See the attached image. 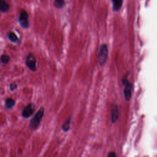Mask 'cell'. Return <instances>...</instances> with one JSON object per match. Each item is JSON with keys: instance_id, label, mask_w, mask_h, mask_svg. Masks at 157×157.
<instances>
[{"instance_id": "6da1fadb", "label": "cell", "mask_w": 157, "mask_h": 157, "mask_svg": "<svg viewBox=\"0 0 157 157\" xmlns=\"http://www.w3.org/2000/svg\"><path fill=\"white\" fill-rule=\"evenodd\" d=\"M44 113V109L43 108H41L38 111V112L34 115L31 121H30L29 127L32 130H35L38 128L40 123V121H41L43 117Z\"/></svg>"}, {"instance_id": "7a4b0ae2", "label": "cell", "mask_w": 157, "mask_h": 157, "mask_svg": "<svg viewBox=\"0 0 157 157\" xmlns=\"http://www.w3.org/2000/svg\"><path fill=\"white\" fill-rule=\"evenodd\" d=\"M108 56V50L107 45L103 44L101 46L99 51V55H98V62L99 64L101 66H103L105 64L107 60Z\"/></svg>"}, {"instance_id": "3957f363", "label": "cell", "mask_w": 157, "mask_h": 157, "mask_svg": "<svg viewBox=\"0 0 157 157\" xmlns=\"http://www.w3.org/2000/svg\"><path fill=\"white\" fill-rule=\"evenodd\" d=\"M19 23L23 28H27L29 27L28 16L26 11L22 10L19 16Z\"/></svg>"}, {"instance_id": "277c9868", "label": "cell", "mask_w": 157, "mask_h": 157, "mask_svg": "<svg viewBox=\"0 0 157 157\" xmlns=\"http://www.w3.org/2000/svg\"><path fill=\"white\" fill-rule=\"evenodd\" d=\"M26 64L29 69L33 71L36 70V59L32 53H29L26 59Z\"/></svg>"}, {"instance_id": "5b68a950", "label": "cell", "mask_w": 157, "mask_h": 157, "mask_svg": "<svg viewBox=\"0 0 157 157\" xmlns=\"http://www.w3.org/2000/svg\"><path fill=\"white\" fill-rule=\"evenodd\" d=\"M34 109V106L33 104H29L25 107L22 111V115L24 118H28L31 116L33 112Z\"/></svg>"}, {"instance_id": "8992f818", "label": "cell", "mask_w": 157, "mask_h": 157, "mask_svg": "<svg viewBox=\"0 0 157 157\" xmlns=\"http://www.w3.org/2000/svg\"><path fill=\"white\" fill-rule=\"evenodd\" d=\"M125 87L124 88V96L126 100H130L131 97V84L126 80H125Z\"/></svg>"}, {"instance_id": "52a82bcc", "label": "cell", "mask_w": 157, "mask_h": 157, "mask_svg": "<svg viewBox=\"0 0 157 157\" xmlns=\"http://www.w3.org/2000/svg\"><path fill=\"white\" fill-rule=\"evenodd\" d=\"M9 9V4L4 0H0V11L5 12L8 11Z\"/></svg>"}, {"instance_id": "ba28073f", "label": "cell", "mask_w": 157, "mask_h": 157, "mask_svg": "<svg viewBox=\"0 0 157 157\" xmlns=\"http://www.w3.org/2000/svg\"><path fill=\"white\" fill-rule=\"evenodd\" d=\"M119 117V110L117 107H115L112 109L111 111V120L114 123L115 121H117Z\"/></svg>"}, {"instance_id": "9c48e42d", "label": "cell", "mask_w": 157, "mask_h": 157, "mask_svg": "<svg viewBox=\"0 0 157 157\" xmlns=\"http://www.w3.org/2000/svg\"><path fill=\"white\" fill-rule=\"evenodd\" d=\"M114 11H117L121 8L123 4V0H112Z\"/></svg>"}, {"instance_id": "30bf717a", "label": "cell", "mask_w": 157, "mask_h": 157, "mask_svg": "<svg viewBox=\"0 0 157 157\" xmlns=\"http://www.w3.org/2000/svg\"><path fill=\"white\" fill-rule=\"evenodd\" d=\"M15 104V101L11 98H8L5 101V107L6 109H11L14 107Z\"/></svg>"}, {"instance_id": "8fae6325", "label": "cell", "mask_w": 157, "mask_h": 157, "mask_svg": "<svg viewBox=\"0 0 157 157\" xmlns=\"http://www.w3.org/2000/svg\"><path fill=\"white\" fill-rule=\"evenodd\" d=\"M8 38L9 39L11 40L12 43H17L19 41V39L18 37L17 36V35L13 33L12 32H10L8 33Z\"/></svg>"}, {"instance_id": "7c38bea8", "label": "cell", "mask_w": 157, "mask_h": 157, "mask_svg": "<svg viewBox=\"0 0 157 157\" xmlns=\"http://www.w3.org/2000/svg\"><path fill=\"white\" fill-rule=\"evenodd\" d=\"M70 123H71V119H68L67 121H65L64 124L63 125L62 128L64 131H68L69 130L70 127Z\"/></svg>"}, {"instance_id": "4fadbf2b", "label": "cell", "mask_w": 157, "mask_h": 157, "mask_svg": "<svg viewBox=\"0 0 157 157\" xmlns=\"http://www.w3.org/2000/svg\"><path fill=\"white\" fill-rule=\"evenodd\" d=\"M54 4L57 8H62L64 4V0H55Z\"/></svg>"}, {"instance_id": "5bb4252c", "label": "cell", "mask_w": 157, "mask_h": 157, "mask_svg": "<svg viewBox=\"0 0 157 157\" xmlns=\"http://www.w3.org/2000/svg\"><path fill=\"white\" fill-rule=\"evenodd\" d=\"M10 58L8 55H3L1 57V61L3 63H8L9 62Z\"/></svg>"}, {"instance_id": "9a60e30c", "label": "cell", "mask_w": 157, "mask_h": 157, "mask_svg": "<svg viewBox=\"0 0 157 157\" xmlns=\"http://www.w3.org/2000/svg\"><path fill=\"white\" fill-rule=\"evenodd\" d=\"M16 88H17V85H16V84L12 83V84H11V85H10V89H11L12 91L14 90L15 89H16Z\"/></svg>"}, {"instance_id": "2e32d148", "label": "cell", "mask_w": 157, "mask_h": 157, "mask_svg": "<svg viewBox=\"0 0 157 157\" xmlns=\"http://www.w3.org/2000/svg\"><path fill=\"white\" fill-rule=\"evenodd\" d=\"M115 156V154L114 153H110L108 155V156Z\"/></svg>"}]
</instances>
